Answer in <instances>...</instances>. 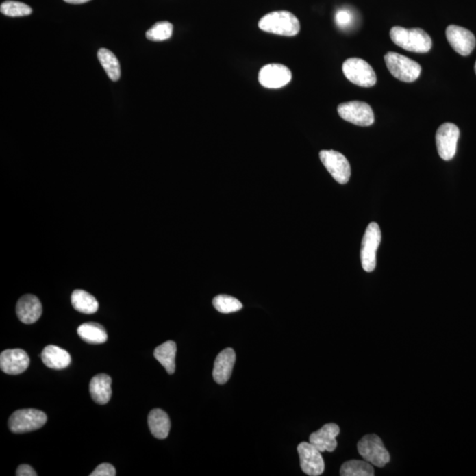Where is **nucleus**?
<instances>
[{
  "label": "nucleus",
  "instance_id": "f257e3e1",
  "mask_svg": "<svg viewBox=\"0 0 476 476\" xmlns=\"http://www.w3.org/2000/svg\"><path fill=\"white\" fill-rule=\"evenodd\" d=\"M390 36L396 45L408 51L427 53L431 49V36L422 29L394 27L390 32Z\"/></svg>",
  "mask_w": 476,
  "mask_h": 476
},
{
  "label": "nucleus",
  "instance_id": "f03ea898",
  "mask_svg": "<svg viewBox=\"0 0 476 476\" xmlns=\"http://www.w3.org/2000/svg\"><path fill=\"white\" fill-rule=\"evenodd\" d=\"M259 27L263 32L284 36H295L299 33V19L288 11L273 12L261 18Z\"/></svg>",
  "mask_w": 476,
  "mask_h": 476
},
{
  "label": "nucleus",
  "instance_id": "7ed1b4c3",
  "mask_svg": "<svg viewBox=\"0 0 476 476\" xmlns=\"http://www.w3.org/2000/svg\"><path fill=\"white\" fill-rule=\"evenodd\" d=\"M385 62L391 75L403 82H416L422 73L418 63L396 52L386 53Z\"/></svg>",
  "mask_w": 476,
  "mask_h": 476
},
{
  "label": "nucleus",
  "instance_id": "20e7f679",
  "mask_svg": "<svg viewBox=\"0 0 476 476\" xmlns=\"http://www.w3.org/2000/svg\"><path fill=\"white\" fill-rule=\"evenodd\" d=\"M358 450L364 460L377 466V468H384L391 459L388 451L384 445L382 439L377 435L364 436L358 442Z\"/></svg>",
  "mask_w": 476,
  "mask_h": 476
},
{
  "label": "nucleus",
  "instance_id": "39448f33",
  "mask_svg": "<svg viewBox=\"0 0 476 476\" xmlns=\"http://www.w3.org/2000/svg\"><path fill=\"white\" fill-rule=\"evenodd\" d=\"M342 71L346 78L359 87L371 88L376 84L377 76L373 67L361 58H349L343 63Z\"/></svg>",
  "mask_w": 476,
  "mask_h": 476
},
{
  "label": "nucleus",
  "instance_id": "423d86ee",
  "mask_svg": "<svg viewBox=\"0 0 476 476\" xmlns=\"http://www.w3.org/2000/svg\"><path fill=\"white\" fill-rule=\"evenodd\" d=\"M47 422V416L41 410L26 408L15 411L8 421L9 429L14 433H25L42 428Z\"/></svg>",
  "mask_w": 476,
  "mask_h": 476
},
{
  "label": "nucleus",
  "instance_id": "0eeeda50",
  "mask_svg": "<svg viewBox=\"0 0 476 476\" xmlns=\"http://www.w3.org/2000/svg\"><path fill=\"white\" fill-rule=\"evenodd\" d=\"M381 242V230L376 223L368 224L362 238L361 263L364 271H374L377 266V251Z\"/></svg>",
  "mask_w": 476,
  "mask_h": 476
},
{
  "label": "nucleus",
  "instance_id": "6e6552de",
  "mask_svg": "<svg viewBox=\"0 0 476 476\" xmlns=\"http://www.w3.org/2000/svg\"><path fill=\"white\" fill-rule=\"evenodd\" d=\"M337 110L344 121L359 127H370L375 121L373 110L366 103L359 101L343 103Z\"/></svg>",
  "mask_w": 476,
  "mask_h": 476
},
{
  "label": "nucleus",
  "instance_id": "1a4fd4ad",
  "mask_svg": "<svg viewBox=\"0 0 476 476\" xmlns=\"http://www.w3.org/2000/svg\"><path fill=\"white\" fill-rule=\"evenodd\" d=\"M322 164L329 172L336 182L345 184L351 176V168L348 159L340 152L334 150H322L319 153Z\"/></svg>",
  "mask_w": 476,
  "mask_h": 476
},
{
  "label": "nucleus",
  "instance_id": "9d476101",
  "mask_svg": "<svg viewBox=\"0 0 476 476\" xmlns=\"http://www.w3.org/2000/svg\"><path fill=\"white\" fill-rule=\"evenodd\" d=\"M460 129L453 123H444L436 134V144L439 156L444 161H450L456 155Z\"/></svg>",
  "mask_w": 476,
  "mask_h": 476
},
{
  "label": "nucleus",
  "instance_id": "9b49d317",
  "mask_svg": "<svg viewBox=\"0 0 476 476\" xmlns=\"http://www.w3.org/2000/svg\"><path fill=\"white\" fill-rule=\"evenodd\" d=\"M300 458V465L303 473L310 476H318L323 474L325 462L321 451L311 443L303 442L297 447Z\"/></svg>",
  "mask_w": 476,
  "mask_h": 476
},
{
  "label": "nucleus",
  "instance_id": "f8f14e48",
  "mask_svg": "<svg viewBox=\"0 0 476 476\" xmlns=\"http://www.w3.org/2000/svg\"><path fill=\"white\" fill-rule=\"evenodd\" d=\"M292 79V73L287 66L281 64H269L263 66L259 73L261 86L266 88H281Z\"/></svg>",
  "mask_w": 476,
  "mask_h": 476
},
{
  "label": "nucleus",
  "instance_id": "ddd939ff",
  "mask_svg": "<svg viewBox=\"0 0 476 476\" xmlns=\"http://www.w3.org/2000/svg\"><path fill=\"white\" fill-rule=\"evenodd\" d=\"M447 38L453 50L462 55L468 56L475 47L476 40L471 32L462 27L450 25L447 29Z\"/></svg>",
  "mask_w": 476,
  "mask_h": 476
},
{
  "label": "nucleus",
  "instance_id": "4468645a",
  "mask_svg": "<svg viewBox=\"0 0 476 476\" xmlns=\"http://www.w3.org/2000/svg\"><path fill=\"white\" fill-rule=\"evenodd\" d=\"M29 364V356L23 349H7L0 355V368L7 374H21Z\"/></svg>",
  "mask_w": 476,
  "mask_h": 476
},
{
  "label": "nucleus",
  "instance_id": "2eb2a0df",
  "mask_svg": "<svg viewBox=\"0 0 476 476\" xmlns=\"http://www.w3.org/2000/svg\"><path fill=\"white\" fill-rule=\"evenodd\" d=\"M340 434L339 426L336 423H327L318 431L310 436V443L314 445L321 453L334 451L337 447V436Z\"/></svg>",
  "mask_w": 476,
  "mask_h": 476
},
{
  "label": "nucleus",
  "instance_id": "dca6fc26",
  "mask_svg": "<svg viewBox=\"0 0 476 476\" xmlns=\"http://www.w3.org/2000/svg\"><path fill=\"white\" fill-rule=\"evenodd\" d=\"M16 313L18 318L23 323H35L41 317L42 313V303L34 295H25L18 301Z\"/></svg>",
  "mask_w": 476,
  "mask_h": 476
},
{
  "label": "nucleus",
  "instance_id": "f3484780",
  "mask_svg": "<svg viewBox=\"0 0 476 476\" xmlns=\"http://www.w3.org/2000/svg\"><path fill=\"white\" fill-rule=\"evenodd\" d=\"M236 362V353L234 349H226L223 350L219 355H217L216 361H214V366L213 371L214 379L216 382L223 385L228 382Z\"/></svg>",
  "mask_w": 476,
  "mask_h": 476
},
{
  "label": "nucleus",
  "instance_id": "a211bd4d",
  "mask_svg": "<svg viewBox=\"0 0 476 476\" xmlns=\"http://www.w3.org/2000/svg\"><path fill=\"white\" fill-rule=\"evenodd\" d=\"M89 392L94 401L98 404L108 403L112 398V377L105 373L95 376L90 381Z\"/></svg>",
  "mask_w": 476,
  "mask_h": 476
},
{
  "label": "nucleus",
  "instance_id": "6ab92c4d",
  "mask_svg": "<svg viewBox=\"0 0 476 476\" xmlns=\"http://www.w3.org/2000/svg\"><path fill=\"white\" fill-rule=\"evenodd\" d=\"M42 361L50 368L62 370L69 366L72 358L66 350L55 345L46 346L41 354Z\"/></svg>",
  "mask_w": 476,
  "mask_h": 476
},
{
  "label": "nucleus",
  "instance_id": "aec40b11",
  "mask_svg": "<svg viewBox=\"0 0 476 476\" xmlns=\"http://www.w3.org/2000/svg\"><path fill=\"white\" fill-rule=\"evenodd\" d=\"M150 431L153 437L158 439H164L168 437L171 431V419L167 413L160 408L153 410L147 418Z\"/></svg>",
  "mask_w": 476,
  "mask_h": 476
},
{
  "label": "nucleus",
  "instance_id": "412c9836",
  "mask_svg": "<svg viewBox=\"0 0 476 476\" xmlns=\"http://www.w3.org/2000/svg\"><path fill=\"white\" fill-rule=\"evenodd\" d=\"M176 353V343L172 340H168L155 349L153 356L164 367L168 374H173L176 370V364H175Z\"/></svg>",
  "mask_w": 476,
  "mask_h": 476
},
{
  "label": "nucleus",
  "instance_id": "4be33fe9",
  "mask_svg": "<svg viewBox=\"0 0 476 476\" xmlns=\"http://www.w3.org/2000/svg\"><path fill=\"white\" fill-rule=\"evenodd\" d=\"M77 333L84 342L89 344H103L108 340L105 328L102 325L94 322L79 325Z\"/></svg>",
  "mask_w": 476,
  "mask_h": 476
},
{
  "label": "nucleus",
  "instance_id": "5701e85b",
  "mask_svg": "<svg viewBox=\"0 0 476 476\" xmlns=\"http://www.w3.org/2000/svg\"><path fill=\"white\" fill-rule=\"evenodd\" d=\"M71 301L76 311L85 313V314H93L99 308L97 300L87 291L82 290L73 291Z\"/></svg>",
  "mask_w": 476,
  "mask_h": 476
},
{
  "label": "nucleus",
  "instance_id": "b1692460",
  "mask_svg": "<svg viewBox=\"0 0 476 476\" xmlns=\"http://www.w3.org/2000/svg\"><path fill=\"white\" fill-rule=\"evenodd\" d=\"M97 57L109 78L112 82H118L121 79V64L115 55L107 49L102 48L98 51Z\"/></svg>",
  "mask_w": 476,
  "mask_h": 476
},
{
  "label": "nucleus",
  "instance_id": "393cba45",
  "mask_svg": "<svg viewBox=\"0 0 476 476\" xmlns=\"http://www.w3.org/2000/svg\"><path fill=\"white\" fill-rule=\"evenodd\" d=\"M342 476H373V464L366 460H352L343 464L340 468Z\"/></svg>",
  "mask_w": 476,
  "mask_h": 476
},
{
  "label": "nucleus",
  "instance_id": "a878e982",
  "mask_svg": "<svg viewBox=\"0 0 476 476\" xmlns=\"http://www.w3.org/2000/svg\"><path fill=\"white\" fill-rule=\"evenodd\" d=\"M213 305L216 311L224 314L238 312L242 308L240 301L227 295H219L214 297Z\"/></svg>",
  "mask_w": 476,
  "mask_h": 476
},
{
  "label": "nucleus",
  "instance_id": "bb28decb",
  "mask_svg": "<svg viewBox=\"0 0 476 476\" xmlns=\"http://www.w3.org/2000/svg\"><path fill=\"white\" fill-rule=\"evenodd\" d=\"M173 33V25L168 21H160L155 23L146 33L147 38L150 41L161 42L170 39Z\"/></svg>",
  "mask_w": 476,
  "mask_h": 476
},
{
  "label": "nucleus",
  "instance_id": "cd10ccee",
  "mask_svg": "<svg viewBox=\"0 0 476 476\" xmlns=\"http://www.w3.org/2000/svg\"><path fill=\"white\" fill-rule=\"evenodd\" d=\"M0 11L9 17H23L32 14V8L24 3L5 1L2 3Z\"/></svg>",
  "mask_w": 476,
  "mask_h": 476
},
{
  "label": "nucleus",
  "instance_id": "c85d7f7f",
  "mask_svg": "<svg viewBox=\"0 0 476 476\" xmlns=\"http://www.w3.org/2000/svg\"><path fill=\"white\" fill-rule=\"evenodd\" d=\"M116 475V469L112 464L103 463L98 466L93 473H91L90 476H115Z\"/></svg>",
  "mask_w": 476,
  "mask_h": 476
},
{
  "label": "nucleus",
  "instance_id": "c756f323",
  "mask_svg": "<svg viewBox=\"0 0 476 476\" xmlns=\"http://www.w3.org/2000/svg\"><path fill=\"white\" fill-rule=\"evenodd\" d=\"M336 21L338 26L345 27L352 23V14L348 10H340L337 12Z\"/></svg>",
  "mask_w": 476,
  "mask_h": 476
},
{
  "label": "nucleus",
  "instance_id": "7c9ffc66",
  "mask_svg": "<svg viewBox=\"0 0 476 476\" xmlns=\"http://www.w3.org/2000/svg\"><path fill=\"white\" fill-rule=\"evenodd\" d=\"M16 475L17 476H36V475H38V474H36L35 469L32 468V466H30L29 465H26V464H23V465H21L19 466V468H17Z\"/></svg>",
  "mask_w": 476,
  "mask_h": 476
},
{
  "label": "nucleus",
  "instance_id": "2f4dec72",
  "mask_svg": "<svg viewBox=\"0 0 476 476\" xmlns=\"http://www.w3.org/2000/svg\"><path fill=\"white\" fill-rule=\"evenodd\" d=\"M64 2L69 3V4H75V5H79V4H84V3H87L88 1H90V0H64Z\"/></svg>",
  "mask_w": 476,
  "mask_h": 476
},
{
  "label": "nucleus",
  "instance_id": "473e14b6",
  "mask_svg": "<svg viewBox=\"0 0 476 476\" xmlns=\"http://www.w3.org/2000/svg\"><path fill=\"white\" fill-rule=\"evenodd\" d=\"M475 73H476V62H475Z\"/></svg>",
  "mask_w": 476,
  "mask_h": 476
}]
</instances>
